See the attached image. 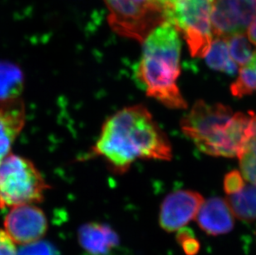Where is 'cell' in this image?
<instances>
[{
	"mask_svg": "<svg viewBox=\"0 0 256 255\" xmlns=\"http://www.w3.org/2000/svg\"><path fill=\"white\" fill-rule=\"evenodd\" d=\"M250 114L233 113L222 104L199 100L181 122L186 137L205 154L218 156H238L249 136Z\"/></svg>",
	"mask_w": 256,
	"mask_h": 255,
	"instance_id": "3",
	"label": "cell"
},
{
	"mask_svg": "<svg viewBox=\"0 0 256 255\" xmlns=\"http://www.w3.org/2000/svg\"><path fill=\"white\" fill-rule=\"evenodd\" d=\"M24 87L21 69L12 63L0 62V102L20 98Z\"/></svg>",
	"mask_w": 256,
	"mask_h": 255,
	"instance_id": "14",
	"label": "cell"
},
{
	"mask_svg": "<svg viewBox=\"0 0 256 255\" xmlns=\"http://www.w3.org/2000/svg\"><path fill=\"white\" fill-rule=\"evenodd\" d=\"M102 158L112 170L124 174L140 158L170 160L166 135L142 106L122 108L107 118L85 159Z\"/></svg>",
	"mask_w": 256,
	"mask_h": 255,
	"instance_id": "1",
	"label": "cell"
},
{
	"mask_svg": "<svg viewBox=\"0 0 256 255\" xmlns=\"http://www.w3.org/2000/svg\"><path fill=\"white\" fill-rule=\"evenodd\" d=\"M206 62L213 70L229 75H234L237 72L236 64L230 58L228 40L225 38H218L212 41L210 49L206 55Z\"/></svg>",
	"mask_w": 256,
	"mask_h": 255,
	"instance_id": "16",
	"label": "cell"
},
{
	"mask_svg": "<svg viewBox=\"0 0 256 255\" xmlns=\"http://www.w3.org/2000/svg\"><path fill=\"white\" fill-rule=\"evenodd\" d=\"M110 24L120 35L144 42L166 21L164 7L158 0H104Z\"/></svg>",
	"mask_w": 256,
	"mask_h": 255,
	"instance_id": "6",
	"label": "cell"
},
{
	"mask_svg": "<svg viewBox=\"0 0 256 255\" xmlns=\"http://www.w3.org/2000/svg\"><path fill=\"white\" fill-rule=\"evenodd\" d=\"M196 216L200 229L208 236L225 234L234 228V214L228 202L220 198L204 202Z\"/></svg>",
	"mask_w": 256,
	"mask_h": 255,
	"instance_id": "11",
	"label": "cell"
},
{
	"mask_svg": "<svg viewBox=\"0 0 256 255\" xmlns=\"http://www.w3.org/2000/svg\"><path fill=\"white\" fill-rule=\"evenodd\" d=\"M26 123V108L21 98L0 102V162L11 154Z\"/></svg>",
	"mask_w": 256,
	"mask_h": 255,
	"instance_id": "10",
	"label": "cell"
},
{
	"mask_svg": "<svg viewBox=\"0 0 256 255\" xmlns=\"http://www.w3.org/2000/svg\"><path fill=\"white\" fill-rule=\"evenodd\" d=\"M181 42L176 28L162 22L145 38L136 76L148 96L168 108H186L178 79L180 75Z\"/></svg>",
	"mask_w": 256,
	"mask_h": 255,
	"instance_id": "2",
	"label": "cell"
},
{
	"mask_svg": "<svg viewBox=\"0 0 256 255\" xmlns=\"http://www.w3.org/2000/svg\"><path fill=\"white\" fill-rule=\"evenodd\" d=\"M49 188L27 158L11 152L0 162V209L40 202Z\"/></svg>",
	"mask_w": 256,
	"mask_h": 255,
	"instance_id": "4",
	"label": "cell"
},
{
	"mask_svg": "<svg viewBox=\"0 0 256 255\" xmlns=\"http://www.w3.org/2000/svg\"><path fill=\"white\" fill-rule=\"evenodd\" d=\"M0 255H17L14 242L2 230H0Z\"/></svg>",
	"mask_w": 256,
	"mask_h": 255,
	"instance_id": "22",
	"label": "cell"
},
{
	"mask_svg": "<svg viewBox=\"0 0 256 255\" xmlns=\"http://www.w3.org/2000/svg\"><path fill=\"white\" fill-rule=\"evenodd\" d=\"M176 240L186 255H196L200 250V244L191 230L182 228L176 234Z\"/></svg>",
	"mask_w": 256,
	"mask_h": 255,
	"instance_id": "19",
	"label": "cell"
},
{
	"mask_svg": "<svg viewBox=\"0 0 256 255\" xmlns=\"http://www.w3.org/2000/svg\"><path fill=\"white\" fill-rule=\"evenodd\" d=\"M48 220L44 212L34 204H22L10 209L4 220V231L15 244L27 246L44 236Z\"/></svg>",
	"mask_w": 256,
	"mask_h": 255,
	"instance_id": "8",
	"label": "cell"
},
{
	"mask_svg": "<svg viewBox=\"0 0 256 255\" xmlns=\"http://www.w3.org/2000/svg\"><path fill=\"white\" fill-rule=\"evenodd\" d=\"M158 1L164 7L165 10V8H167L170 7V6L174 4L175 0H158Z\"/></svg>",
	"mask_w": 256,
	"mask_h": 255,
	"instance_id": "24",
	"label": "cell"
},
{
	"mask_svg": "<svg viewBox=\"0 0 256 255\" xmlns=\"http://www.w3.org/2000/svg\"><path fill=\"white\" fill-rule=\"evenodd\" d=\"M248 36L252 44L256 46V18L253 20L252 24L250 25L248 29Z\"/></svg>",
	"mask_w": 256,
	"mask_h": 255,
	"instance_id": "23",
	"label": "cell"
},
{
	"mask_svg": "<svg viewBox=\"0 0 256 255\" xmlns=\"http://www.w3.org/2000/svg\"><path fill=\"white\" fill-rule=\"evenodd\" d=\"M204 202L202 196L191 190H179L165 198L160 208V224L167 232L182 229L194 220Z\"/></svg>",
	"mask_w": 256,
	"mask_h": 255,
	"instance_id": "9",
	"label": "cell"
},
{
	"mask_svg": "<svg viewBox=\"0 0 256 255\" xmlns=\"http://www.w3.org/2000/svg\"><path fill=\"white\" fill-rule=\"evenodd\" d=\"M228 204L234 216L240 220L252 222L256 220V184L250 183L239 192L228 195Z\"/></svg>",
	"mask_w": 256,
	"mask_h": 255,
	"instance_id": "13",
	"label": "cell"
},
{
	"mask_svg": "<svg viewBox=\"0 0 256 255\" xmlns=\"http://www.w3.org/2000/svg\"><path fill=\"white\" fill-rule=\"evenodd\" d=\"M252 121L249 136L238 154L242 176L256 184V114L250 112Z\"/></svg>",
	"mask_w": 256,
	"mask_h": 255,
	"instance_id": "15",
	"label": "cell"
},
{
	"mask_svg": "<svg viewBox=\"0 0 256 255\" xmlns=\"http://www.w3.org/2000/svg\"><path fill=\"white\" fill-rule=\"evenodd\" d=\"M228 40V49L232 60L240 66L246 65L252 56V48L244 34H237L230 36Z\"/></svg>",
	"mask_w": 256,
	"mask_h": 255,
	"instance_id": "18",
	"label": "cell"
},
{
	"mask_svg": "<svg viewBox=\"0 0 256 255\" xmlns=\"http://www.w3.org/2000/svg\"><path fill=\"white\" fill-rule=\"evenodd\" d=\"M212 4L213 0H175L174 4L165 8V22L184 34L194 58L205 56L212 42Z\"/></svg>",
	"mask_w": 256,
	"mask_h": 255,
	"instance_id": "5",
	"label": "cell"
},
{
	"mask_svg": "<svg viewBox=\"0 0 256 255\" xmlns=\"http://www.w3.org/2000/svg\"><path fill=\"white\" fill-rule=\"evenodd\" d=\"M246 179L242 174L238 171H232L225 176L224 179V190L228 195L242 190V188L246 185Z\"/></svg>",
	"mask_w": 256,
	"mask_h": 255,
	"instance_id": "21",
	"label": "cell"
},
{
	"mask_svg": "<svg viewBox=\"0 0 256 255\" xmlns=\"http://www.w3.org/2000/svg\"><path fill=\"white\" fill-rule=\"evenodd\" d=\"M78 240L88 255H112L118 248L120 238L106 224L87 223L78 230Z\"/></svg>",
	"mask_w": 256,
	"mask_h": 255,
	"instance_id": "12",
	"label": "cell"
},
{
	"mask_svg": "<svg viewBox=\"0 0 256 255\" xmlns=\"http://www.w3.org/2000/svg\"><path fill=\"white\" fill-rule=\"evenodd\" d=\"M256 16V0H213V34L225 39L243 34Z\"/></svg>",
	"mask_w": 256,
	"mask_h": 255,
	"instance_id": "7",
	"label": "cell"
},
{
	"mask_svg": "<svg viewBox=\"0 0 256 255\" xmlns=\"http://www.w3.org/2000/svg\"><path fill=\"white\" fill-rule=\"evenodd\" d=\"M230 92L238 98L256 92V51L249 62L240 70L236 80L230 86Z\"/></svg>",
	"mask_w": 256,
	"mask_h": 255,
	"instance_id": "17",
	"label": "cell"
},
{
	"mask_svg": "<svg viewBox=\"0 0 256 255\" xmlns=\"http://www.w3.org/2000/svg\"><path fill=\"white\" fill-rule=\"evenodd\" d=\"M17 255H60V254L52 244L46 241H36L22 247Z\"/></svg>",
	"mask_w": 256,
	"mask_h": 255,
	"instance_id": "20",
	"label": "cell"
}]
</instances>
